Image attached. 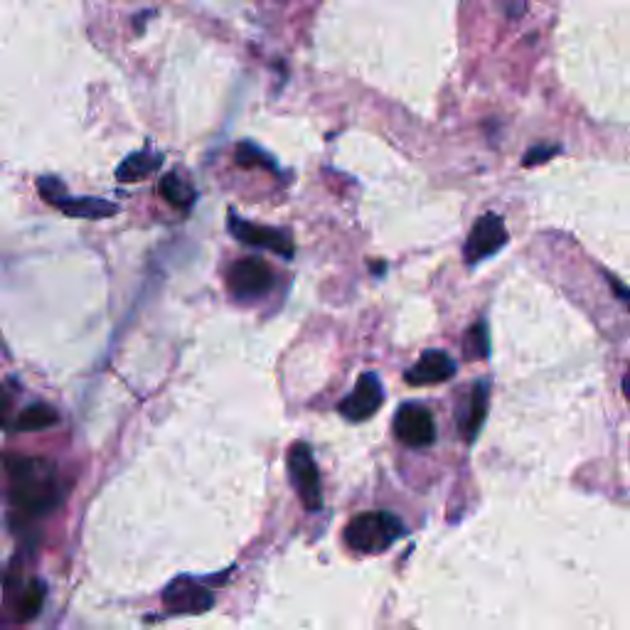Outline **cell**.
Here are the masks:
<instances>
[{
	"label": "cell",
	"mask_w": 630,
	"mask_h": 630,
	"mask_svg": "<svg viewBox=\"0 0 630 630\" xmlns=\"http://www.w3.org/2000/svg\"><path fill=\"white\" fill-rule=\"evenodd\" d=\"M606 279H608V284H611V288H613V291H616V296H618V298H621V301H626V303H628V306H630V288H626V286H623V284H621V281H618V279H613V276H611V274H608V276H606Z\"/></svg>",
	"instance_id": "obj_20"
},
{
	"label": "cell",
	"mask_w": 630,
	"mask_h": 630,
	"mask_svg": "<svg viewBox=\"0 0 630 630\" xmlns=\"http://www.w3.org/2000/svg\"><path fill=\"white\" fill-rule=\"evenodd\" d=\"M384 404V387L375 372H365L357 379L355 389L338 404V411L347 421H365L375 416Z\"/></svg>",
	"instance_id": "obj_8"
},
{
	"label": "cell",
	"mask_w": 630,
	"mask_h": 630,
	"mask_svg": "<svg viewBox=\"0 0 630 630\" xmlns=\"http://www.w3.org/2000/svg\"><path fill=\"white\" fill-rule=\"evenodd\" d=\"M227 288L237 301H259L274 288V271L259 256H247L227 269Z\"/></svg>",
	"instance_id": "obj_3"
},
{
	"label": "cell",
	"mask_w": 630,
	"mask_h": 630,
	"mask_svg": "<svg viewBox=\"0 0 630 630\" xmlns=\"http://www.w3.org/2000/svg\"><path fill=\"white\" fill-rule=\"evenodd\" d=\"M10 478V503L25 517L50 515L62 500L57 468L45 458L10 456L5 458Z\"/></svg>",
	"instance_id": "obj_1"
},
{
	"label": "cell",
	"mask_w": 630,
	"mask_h": 630,
	"mask_svg": "<svg viewBox=\"0 0 630 630\" xmlns=\"http://www.w3.org/2000/svg\"><path fill=\"white\" fill-rule=\"evenodd\" d=\"M8 407V397H5V389L0 387V411Z\"/></svg>",
	"instance_id": "obj_21"
},
{
	"label": "cell",
	"mask_w": 630,
	"mask_h": 630,
	"mask_svg": "<svg viewBox=\"0 0 630 630\" xmlns=\"http://www.w3.org/2000/svg\"><path fill=\"white\" fill-rule=\"evenodd\" d=\"M490 352V338H488V325L475 323L473 328H468L466 338H463V355L468 360H485Z\"/></svg>",
	"instance_id": "obj_17"
},
{
	"label": "cell",
	"mask_w": 630,
	"mask_h": 630,
	"mask_svg": "<svg viewBox=\"0 0 630 630\" xmlns=\"http://www.w3.org/2000/svg\"><path fill=\"white\" fill-rule=\"evenodd\" d=\"M158 190H160V195H163V200L168 202V205H173L175 210L188 212L197 200L195 185H192L190 180H185L180 173H175V170L160 178Z\"/></svg>",
	"instance_id": "obj_14"
},
{
	"label": "cell",
	"mask_w": 630,
	"mask_h": 630,
	"mask_svg": "<svg viewBox=\"0 0 630 630\" xmlns=\"http://www.w3.org/2000/svg\"><path fill=\"white\" fill-rule=\"evenodd\" d=\"M394 434L409 448H426L436 441L434 414L424 404H402L394 414Z\"/></svg>",
	"instance_id": "obj_6"
},
{
	"label": "cell",
	"mask_w": 630,
	"mask_h": 630,
	"mask_svg": "<svg viewBox=\"0 0 630 630\" xmlns=\"http://www.w3.org/2000/svg\"><path fill=\"white\" fill-rule=\"evenodd\" d=\"M160 165H163V156L151 151V148H143V151L131 153V156L124 158V163L116 168V178L121 183H141L143 178L156 173Z\"/></svg>",
	"instance_id": "obj_13"
},
{
	"label": "cell",
	"mask_w": 630,
	"mask_h": 630,
	"mask_svg": "<svg viewBox=\"0 0 630 630\" xmlns=\"http://www.w3.org/2000/svg\"><path fill=\"white\" fill-rule=\"evenodd\" d=\"M453 375H456V362H453V357L448 352L426 350L419 357V362L414 367H409L404 379L409 384H414V387H429V384L446 382Z\"/></svg>",
	"instance_id": "obj_10"
},
{
	"label": "cell",
	"mask_w": 630,
	"mask_h": 630,
	"mask_svg": "<svg viewBox=\"0 0 630 630\" xmlns=\"http://www.w3.org/2000/svg\"><path fill=\"white\" fill-rule=\"evenodd\" d=\"M234 158H237V163L242 165V168H271V170H276L274 160H271L269 153H266L264 148L256 146V143H252V141L239 143Z\"/></svg>",
	"instance_id": "obj_18"
},
{
	"label": "cell",
	"mask_w": 630,
	"mask_h": 630,
	"mask_svg": "<svg viewBox=\"0 0 630 630\" xmlns=\"http://www.w3.org/2000/svg\"><path fill=\"white\" fill-rule=\"evenodd\" d=\"M404 535V522L387 510L362 512L345 527V544L352 552L379 554Z\"/></svg>",
	"instance_id": "obj_2"
},
{
	"label": "cell",
	"mask_w": 630,
	"mask_h": 630,
	"mask_svg": "<svg viewBox=\"0 0 630 630\" xmlns=\"http://www.w3.org/2000/svg\"><path fill=\"white\" fill-rule=\"evenodd\" d=\"M507 227L503 222V217L500 215H493V212H488V215L480 217L478 222L473 224L471 234H468V242H466V249H463V256H466V264H480V261L490 259L493 254H498L500 249L507 244Z\"/></svg>",
	"instance_id": "obj_7"
},
{
	"label": "cell",
	"mask_w": 630,
	"mask_h": 630,
	"mask_svg": "<svg viewBox=\"0 0 630 630\" xmlns=\"http://www.w3.org/2000/svg\"><path fill=\"white\" fill-rule=\"evenodd\" d=\"M57 424V411L50 407V404H30L28 409H23L18 414V421H15V429L20 431H40L47 429V426Z\"/></svg>",
	"instance_id": "obj_15"
},
{
	"label": "cell",
	"mask_w": 630,
	"mask_h": 630,
	"mask_svg": "<svg viewBox=\"0 0 630 630\" xmlns=\"http://www.w3.org/2000/svg\"><path fill=\"white\" fill-rule=\"evenodd\" d=\"M45 596H47L45 581L30 579V584L25 586V591L18 599V611H15V618H18V621H30V618H35L37 613H40L42 603H45Z\"/></svg>",
	"instance_id": "obj_16"
},
{
	"label": "cell",
	"mask_w": 630,
	"mask_h": 630,
	"mask_svg": "<svg viewBox=\"0 0 630 630\" xmlns=\"http://www.w3.org/2000/svg\"><path fill=\"white\" fill-rule=\"evenodd\" d=\"M288 475L296 488L298 498L306 510L318 512L323 507V485H320L318 463L308 443H293L288 451Z\"/></svg>",
	"instance_id": "obj_4"
},
{
	"label": "cell",
	"mask_w": 630,
	"mask_h": 630,
	"mask_svg": "<svg viewBox=\"0 0 630 630\" xmlns=\"http://www.w3.org/2000/svg\"><path fill=\"white\" fill-rule=\"evenodd\" d=\"M165 606L173 613H205L215 606L210 589L200 584V581L190 579V576H178L170 581L163 591Z\"/></svg>",
	"instance_id": "obj_9"
},
{
	"label": "cell",
	"mask_w": 630,
	"mask_h": 630,
	"mask_svg": "<svg viewBox=\"0 0 630 630\" xmlns=\"http://www.w3.org/2000/svg\"><path fill=\"white\" fill-rule=\"evenodd\" d=\"M488 399V382H475L471 387V394H468V407L461 416V434L466 443H473L475 436H478L480 426H483L485 416H488Z\"/></svg>",
	"instance_id": "obj_12"
},
{
	"label": "cell",
	"mask_w": 630,
	"mask_h": 630,
	"mask_svg": "<svg viewBox=\"0 0 630 630\" xmlns=\"http://www.w3.org/2000/svg\"><path fill=\"white\" fill-rule=\"evenodd\" d=\"M557 153V148L552 146H544V148H532L530 153L525 156V165H537V163H544V160H549Z\"/></svg>",
	"instance_id": "obj_19"
},
{
	"label": "cell",
	"mask_w": 630,
	"mask_h": 630,
	"mask_svg": "<svg viewBox=\"0 0 630 630\" xmlns=\"http://www.w3.org/2000/svg\"><path fill=\"white\" fill-rule=\"evenodd\" d=\"M55 207L64 215L77 217V220H106V217H114L119 212V205H114V202L101 200V197H72L69 192H64L55 202Z\"/></svg>",
	"instance_id": "obj_11"
},
{
	"label": "cell",
	"mask_w": 630,
	"mask_h": 630,
	"mask_svg": "<svg viewBox=\"0 0 630 630\" xmlns=\"http://www.w3.org/2000/svg\"><path fill=\"white\" fill-rule=\"evenodd\" d=\"M229 232L237 242L249 244V247L256 249H269V252L279 254L281 259H293V239L291 234L284 232V229H274V227H264V224H254L242 220L237 212L229 215Z\"/></svg>",
	"instance_id": "obj_5"
},
{
	"label": "cell",
	"mask_w": 630,
	"mask_h": 630,
	"mask_svg": "<svg viewBox=\"0 0 630 630\" xmlns=\"http://www.w3.org/2000/svg\"><path fill=\"white\" fill-rule=\"evenodd\" d=\"M623 389H626V394L630 397V372L626 375V379H623Z\"/></svg>",
	"instance_id": "obj_22"
}]
</instances>
